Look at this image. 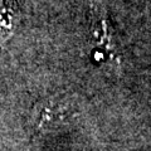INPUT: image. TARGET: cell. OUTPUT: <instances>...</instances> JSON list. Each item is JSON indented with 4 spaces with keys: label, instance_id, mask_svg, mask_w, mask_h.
Masks as SVG:
<instances>
[{
    "label": "cell",
    "instance_id": "obj_2",
    "mask_svg": "<svg viewBox=\"0 0 151 151\" xmlns=\"http://www.w3.org/2000/svg\"><path fill=\"white\" fill-rule=\"evenodd\" d=\"M18 5L15 0H0V42H5L15 30Z\"/></svg>",
    "mask_w": 151,
    "mask_h": 151
},
{
    "label": "cell",
    "instance_id": "obj_1",
    "mask_svg": "<svg viewBox=\"0 0 151 151\" xmlns=\"http://www.w3.org/2000/svg\"><path fill=\"white\" fill-rule=\"evenodd\" d=\"M35 129L40 132L64 126L76 116V105L67 97H50L34 108Z\"/></svg>",
    "mask_w": 151,
    "mask_h": 151
}]
</instances>
